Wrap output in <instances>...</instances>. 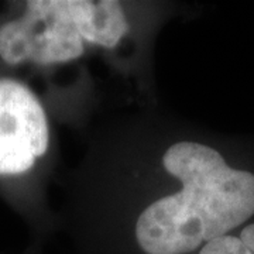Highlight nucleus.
Returning a JSON list of instances; mask_svg holds the SVG:
<instances>
[{"mask_svg": "<svg viewBox=\"0 0 254 254\" xmlns=\"http://www.w3.org/2000/svg\"><path fill=\"white\" fill-rule=\"evenodd\" d=\"M83 54L68 0H31L24 14L0 27V57L9 65L66 63Z\"/></svg>", "mask_w": 254, "mask_h": 254, "instance_id": "2", "label": "nucleus"}, {"mask_svg": "<svg viewBox=\"0 0 254 254\" xmlns=\"http://www.w3.org/2000/svg\"><path fill=\"white\" fill-rule=\"evenodd\" d=\"M48 123L36 95L13 79H0V175L33 168L48 148Z\"/></svg>", "mask_w": 254, "mask_h": 254, "instance_id": "3", "label": "nucleus"}, {"mask_svg": "<svg viewBox=\"0 0 254 254\" xmlns=\"http://www.w3.org/2000/svg\"><path fill=\"white\" fill-rule=\"evenodd\" d=\"M239 239L245 243V246L250 250V252H253L254 253V223L246 226L245 229L242 230Z\"/></svg>", "mask_w": 254, "mask_h": 254, "instance_id": "6", "label": "nucleus"}, {"mask_svg": "<svg viewBox=\"0 0 254 254\" xmlns=\"http://www.w3.org/2000/svg\"><path fill=\"white\" fill-rule=\"evenodd\" d=\"M82 40L113 48L128 30L126 16L115 0H68Z\"/></svg>", "mask_w": 254, "mask_h": 254, "instance_id": "4", "label": "nucleus"}, {"mask_svg": "<svg viewBox=\"0 0 254 254\" xmlns=\"http://www.w3.org/2000/svg\"><path fill=\"white\" fill-rule=\"evenodd\" d=\"M198 254H254L250 252L239 237L226 236L215 239L205 246H202Z\"/></svg>", "mask_w": 254, "mask_h": 254, "instance_id": "5", "label": "nucleus"}, {"mask_svg": "<svg viewBox=\"0 0 254 254\" xmlns=\"http://www.w3.org/2000/svg\"><path fill=\"white\" fill-rule=\"evenodd\" d=\"M182 190L140 215L136 240L144 254H190L254 215V174L233 170L216 150L181 141L163 157Z\"/></svg>", "mask_w": 254, "mask_h": 254, "instance_id": "1", "label": "nucleus"}]
</instances>
